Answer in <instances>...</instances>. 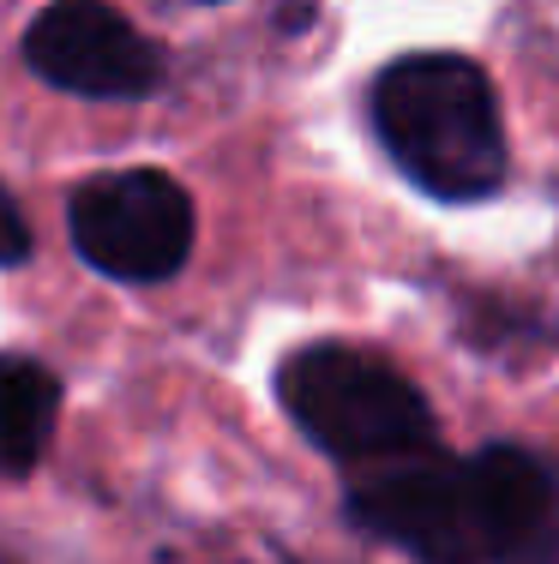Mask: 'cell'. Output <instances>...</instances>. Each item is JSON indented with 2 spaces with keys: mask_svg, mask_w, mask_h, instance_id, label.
Wrapping results in <instances>:
<instances>
[{
  "mask_svg": "<svg viewBox=\"0 0 559 564\" xmlns=\"http://www.w3.org/2000/svg\"><path fill=\"white\" fill-rule=\"evenodd\" d=\"M463 468H470L487 564H559V475L553 468L517 445H494L470 456Z\"/></svg>",
  "mask_w": 559,
  "mask_h": 564,
  "instance_id": "6",
  "label": "cell"
},
{
  "mask_svg": "<svg viewBox=\"0 0 559 564\" xmlns=\"http://www.w3.org/2000/svg\"><path fill=\"white\" fill-rule=\"evenodd\" d=\"M73 247L115 282H163L193 252V198L163 169L97 174L73 193Z\"/></svg>",
  "mask_w": 559,
  "mask_h": 564,
  "instance_id": "3",
  "label": "cell"
},
{
  "mask_svg": "<svg viewBox=\"0 0 559 564\" xmlns=\"http://www.w3.org/2000/svg\"><path fill=\"white\" fill-rule=\"evenodd\" d=\"M61 409V384L49 379L36 360L7 355L0 360V468L7 475H31L36 456L49 451Z\"/></svg>",
  "mask_w": 559,
  "mask_h": 564,
  "instance_id": "7",
  "label": "cell"
},
{
  "mask_svg": "<svg viewBox=\"0 0 559 564\" xmlns=\"http://www.w3.org/2000/svg\"><path fill=\"white\" fill-rule=\"evenodd\" d=\"M24 61L36 78L73 90V97L132 102L163 85V48L132 31L103 0H55L24 31Z\"/></svg>",
  "mask_w": 559,
  "mask_h": 564,
  "instance_id": "5",
  "label": "cell"
},
{
  "mask_svg": "<svg viewBox=\"0 0 559 564\" xmlns=\"http://www.w3.org/2000/svg\"><path fill=\"white\" fill-rule=\"evenodd\" d=\"M391 163L433 198H487L505 181V127L487 73L463 55H404L373 85Z\"/></svg>",
  "mask_w": 559,
  "mask_h": 564,
  "instance_id": "1",
  "label": "cell"
},
{
  "mask_svg": "<svg viewBox=\"0 0 559 564\" xmlns=\"http://www.w3.org/2000/svg\"><path fill=\"white\" fill-rule=\"evenodd\" d=\"M277 397L295 414V426L337 463L379 468L397 456L433 451V409L397 367L355 348L319 343L283 360Z\"/></svg>",
  "mask_w": 559,
  "mask_h": 564,
  "instance_id": "2",
  "label": "cell"
},
{
  "mask_svg": "<svg viewBox=\"0 0 559 564\" xmlns=\"http://www.w3.org/2000/svg\"><path fill=\"white\" fill-rule=\"evenodd\" d=\"M0 564H7V558H0Z\"/></svg>",
  "mask_w": 559,
  "mask_h": 564,
  "instance_id": "9",
  "label": "cell"
},
{
  "mask_svg": "<svg viewBox=\"0 0 559 564\" xmlns=\"http://www.w3.org/2000/svg\"><path fill=\"white\" fill-rule=\"evenodd\" d=\"M24 252H31V228H24L19 205H12V193L0 186V264H19Z\"/></svg>",
  "mask_w": 559,
  "mask_h": 564,
  "instance_id": "8",
  "label": "cell"
},
{
  "mask_svg": "<svg viewBox=\"0 0 559 564\" xmlns=\"http://www.w3.org/2000/svg\"><path fill=\"white\" fill-rule=\"evenodd\" d=\"M350 517L416 564H487L470 468L433 451L367 468L350 487Z\"/></svg>",
  "mask_w": 559,
  "mask_h": 564,
  "instance_id": "4",
  "label": "cell"
}]
</instances>
